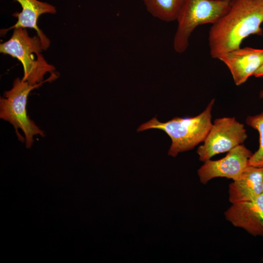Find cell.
Here are the masks:
<instances>
[{"instance_id": "obj_8", "label": "cell", "mask_w": 263, "mask_h": 263, "mask_svg": "<svg viewBox=\"0 0 263 263\" xmlns=\"http://www.w3.org/2000/svg\"><path fill=\"white\" fill-rule=\"evenodd\" d=\"M224 215L233 226L254 236H263V193L253 200L231 204Z\"/></svg>"}, {"instance_id": "obj_9", "label": "cell", "mask_w": 263, "mask_h": 263, "mask_svg": "<svg viewBox=\"0 0 263 263\" xmlns=\"http://www.w3.org/2000/svg\"><path fill=\"white\" fill-rule=\"evenodd\" d=\"M218 59L227 67L234 83L239 86L253 75L263 64V49L240 47L222 55Z\"/></svg>"}, {"instance_id": "obj_4", "label": "cell", "mask_w": 263, "mask_h": 263, "mask_svg": "<svg viewBox=\"0 0 263 263\" xmlns=\"http://www.w3.org/2000/svg\"><path fill=\"white\" fill-rule=\"evenodd\" d=\"M231 0H186L176 20L178 24L173 39L174 50L184 53L195 28L202 24L216 22L228 11Z\"/></svg>"}, {"instance_id": "obj_12", "label": "cell", "mask_w": 263, "mask_h": 263, "mask_svg": "<svg viewBox=\"0 0 263 263\" xmlns=\"http://www.w3.org/2000/svg\"><path fill=\"white\" fill-rule=\"evenodd\" d=\"M186 0H147V11L154 17L166 22L176 20Z\"/></svg>"}, {"instance_id": "obj_5", "label": "cell", "mask_w": 263, "mask_h": 263, "mask_svg": "<svg viewBox=\"0 0 263 263\" xmlns=\"http://www.w3.org/2000/svg\"><path fill=\"white\" fill-rule=\"evenodd\" d=\"M43 49L40 38L28 35L25 28L14 29L11 38L1 43L0 52L17 58L22 63L24 75L22 79L32 85L43 81L47 73H53L54 66L48 64L43 57L36 58L35 55H40Z\"/></svg>"}, {"instance_id": "obj_16", "label": "cell", "mask_w": 263, "mask_h": 263, "mask_svg": "<svg viewBox=\"0 0 263 263\" xmlns=\"http://www.w3.org/2000/svg\"><path fill=\"white\" fill-rule=\"evenodd\" d=\"M262 260H263V258H262Z\"/></svg>"}, {"instance_id": "obj_2", "label": "cell", "mask_w": 263, "mask_h": 263, "mask_svg": "<svg viewBox=\"0 0 263 263\" xmlns=\"http://www.w3.org/2000/svg\"><path fill=\"white\" fill-rule=\"evenodd\" d=\"M214 103L212 99L203 112L194 117H175L166 122H161L154 117L141 125L137 131L155 129L165 132L171 140L168 155L175 157L179 152L192 150L204 141L212 125L211 111Z\"/></svg>"}, {"instance_id": "obj_3", "label": "cell", "mask_w": 263, "mask_h": 263, "mask_svg": "<svg viewBox=\"0 0 263 263\" xmlns=\"http://www.w3.org/2000/svg\"><path fill=\"white\" fill-rule=\"evenodd\" d=\"M57 77L56 74L52 73L49 78L34 85L17 78L14 81L12 89L5 92L4 97L0 98V118L13 125L19 139L23 142L24 139L18 132L19 129L22 130L25 137L27 148L32 146L34 136L44 135V132L30 119L27 114L28 96L32 90L40 87L45 82L56 79Z\"/></svg>"}, {"instance_id": "obj_15", "label": "cell", "mask_w": 263, "mask_h": 263, "mask_svg": "<svg viewBox=\"0 0 263 263\" xmlns=\"http://www.w3.org/2000/svg\"><path fill=\"white\" fill-rule=\"evenodd\" d=\"M144 1V2H145V1H146L147 0H143Z\"/></svg>"}, {"instance_id": "obj_6", "label": "cell", "mask_w": 263, "mask_h": 263, "mask_svg": "<svg viewBox=\"0 0 263 263\" xmlns=\"http://www.w3.org/2000/svg\"><path fill=\"white\" fill-rule=\"evenodd\" d=\"M247 136L244 125L234 117L216 119L203 144L197 149L199 160L205 162L216 154L228 152L242 144Z\"/></svg>"}, {"instance_id": "obj_14", "label": "cell", "mask_w": 263, "mask_h": 263, "mask_svg": "<svg viewBox=\"0 0 263 263\" xmlns=\"http://www.w3.org/2000/svg\"><path fill=\"white\" fill-rule=\"evenodd\" d=\"M256 77H263V64L261 67L255 72L253 75Z\"/></svg>"}, {"instance_id": "obj_10", "label": "cell", "mask_w": 263, "mask_h": 263, "mask_svg": "<svg viewBox=\"0 0 263 263\" xmlns=\"http://www.w3.org/2000/svg\"><path fill=\"white\" fill-rule=\"evenodd\" d=\"M263 193V166L248 165L240 177L228 188V200L231 203L252 201Z\"/></svg>"}, {"instance_id": "obj_11", "label": "cell", "mask_w": 263, "mask_h": 263, "mask_svg": "<svg viewBox=\"0 0 263 263\" xmlns=\"http://www.w3.org/2000/svg\"><path fill=\"white\" fill-rule=\"evenodd\" d=\"M19 2L22 8L20 13H15L13 15L18 18L16 23L6 30L12 29L30 28L35 29L39 37L43 50H46L50 46V40L38 27V19L44 13L55 14L54 6L46 2L37 0H15Z\"/></svg>"}, {"instance_id": "obj_7", "label": "cell", "mask_w": 263, "mask_h": 263, "mask_svg": "<svg viewBox=\"0 0 263 263\" xmlns=\"http://www.w3.org/2000/svg\"><path fill=\"white\" fill-rule=\"evenodd\" d=\"M252 154L250 150L241 144L229 151L224 158L205 161L198 170L200 182L206 184L216 177L237 180L249 165V160Z\"/></svg>"}, {"instance_id": "obj_13", "label": "cell", "mask_w": 263, "mask_h": 263, "mask_svg": "<svg viewBox=\"0 0 263 263\" xmlns=\"http://www.w3.org/2000/svg\"><path fill=\"white\" fill-rule=\"evenodd\" d=\"M260 96L263 98V89L260 93ZM246 123L259 133V148L252 154L249 160V164L256 167L263 166V112L255 115L247 116Z\"/></svg>"}, {"instance_id": "obj_1", "label": "cell", "mask_w": 263, "mask_h": 263, "mask_svg": "<svg viewBox=\"0 0 263 263\" xmlns=\"http://www.w3.org/2000/svg\"><path fill=\"white\" fill-rule=\"evenodd\" d=\"M263 0H232L226 14L212 24L208 33L210 54L213 58L240 47L251 35H262Z\"/></svg>"}]
</instances>
